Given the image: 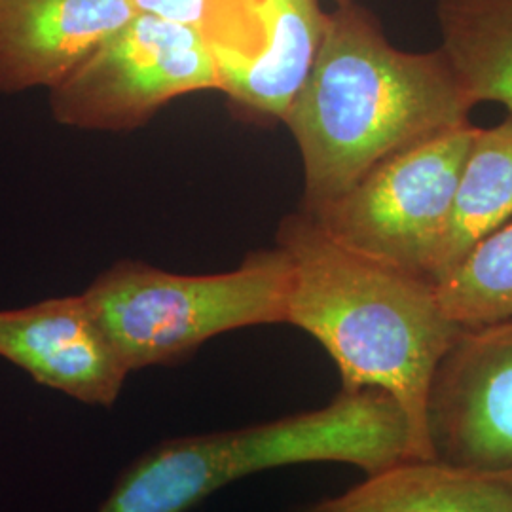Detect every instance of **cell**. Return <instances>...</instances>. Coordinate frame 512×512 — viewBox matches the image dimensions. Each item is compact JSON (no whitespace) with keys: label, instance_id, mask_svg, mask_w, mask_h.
Wrapping results in <instances>:
<instances>
[{"label":"cell","instance_id":"obj_1","mask_svg":"<svg viewBox=\"0 0 512 512\" xmlns=\"http://www.w3.org/2000/svg\"><path fill=\"white\" fill-rule=\"evenodd\" d=\"M473 101L442 50L406 52L355 0L329 12L283 122L304 164V211L344 196L385 158L469 122Z\"/></svg>","mask_w":512,"mask_h":512},{"label":"cell","instance_id":"obj_2","mask_svg":"<svg viewBox=\"0 0 512 512\" xmlns=\"http://www.w3.org/2000/svg\"><path fill=\"white\" fill-rule=\"evenodd\" d=\"M277 247L293 264L287 323L315 338L340 372V389H380L408 418L416 458L431 459L427 401L463 327L437 287L357 253L308 213L281 222Z\"/></svg>","mask_w":512,"mask_h":512},{"label":"cell","instance_id":"obj_3","mask_svg":"<svg viewBox=\"0 0 512 512\" xmlns=\"http://www.w3.org/2000/svg\"><path fill=\"white\" fill-rule=\"evenodd\" d=\"M410 459L418 458L401 404L380 389H340L313 410L156 442L120 471L95 512H190L274 469L342 463L366 476Z\"/></svg>","mask_w":512,"mask_h":512},{"label":"cell","instance_id":"obj_4","mask_svg":"<svg viewBox=\"0 0 512 512\" xmlns=\"http://www.w3.org/2000/svg\"><path fill=\"white\" fill-rule=\"evenodd\" d=\"M293 264L277 247L224 274L181 275L120 262L86 298L129 370L183 363L219 334L287 323Z\"/></svg>","mask_w":512,"mask_h":512},{"label":"cell","instance_id":"obj_5","mask_svg":"<svg viewBox=\"0 0 512 512\" xmlns=\"http://www.w3.org/2000/svg\"><path fill=\"white\" fill-rule=\"evenodd\" d=\"M475 133L467 122L404 148L372 167L344 196L308 215L349 249L433 283Z\"/></svg>","mask_w":512,"mask_h":512},{"label":"cell","instance_id":"obj_6","mask_svg":"<svg viewBox=\"0 0 512 512\" xmlns=\"http://www.w3.org/2000/svg\"><path fill=\"white\" fill-rule=\"evenodd\" d=\"M198 90H219L200 31L137 12L52 88V112L74 128L120 131L145 124L171 99Z\"/></svg>","mask_w":512,"mask_h":512},{"label":"cell","instance_id":"obj_7","mask_svg":"<svg viewBox=\"0 0 512 512\" xmlns=\"http://www.w3.org/2000/svg\"><path fill=\"white\" fill-rule=\"evenodd\" d=\"M327 16L319 0H211L198 31L219 90L283 120L310 74Z\"/></svg>","mask_w":512,"mask_h":512},{"label":"cell","instance_id":"obj_8","mask_svg":"<svg viewBox=\"0 0 512 512\" xmlns=\"http://www.w3.org/2000/svg\"><path fill=\"white\" fill-rule=\"evenodd\" d=\"M431 459L512 471V321L463 329L427 401Z\"/></svg>","mask_w":512,"mask_h":512},{"label":"cell","instance_id":"obj_9","mask_svg":"<svg viewBox=\"0 0 512 512\" xmlns=\"http://www.w3.org/2000/svg\"><path fill=\"white\" fill-rule=\"evenodd\" d=\"M0 357L37 384L107 410L131 374L86 294L0 310Z\"/></svg>","mask_w":512,"mask_h":512},{"label":"cell","instance_id":"obj_10","mask_svg":"<svg viewBox=\"0 0 512 512\" xmlns=\"http://www.w3.org/2000/svg\"><path fill=\"white\" fill-rule=\"evenodd\" d=\"M137 12L133 0H0V92L52 90Z\"/></svg>","mask_w":512,"mask_h":512},{"label":"cell","instance_id":"obj_11","mask_svg":"<svg viewBox=\"0 0 512 512\" xmlns=\"http://www.w3.org/2000/svg\"><path fill=\"white\" fill-rule=\"evenodd\" d=\"M294 512H512V471L410 459Z\"/></svg>","mask_w":512,"mask_h":512},{"label":"cell","instance_id":"obj_12","mask_svg":"<svg viewBox=\"0 0 512 512\" xmlns=\"http://www.w3.org/2000/svg\"><path fill=\"white\" fill-rule=\"evenodd\" d=\"M512 220V116L492 128H476L459 173L452 213L435 262V287L452 274L475 245Z\"/></svg>","mask_w":512,"mask_h":512},{"label":"cell","instance_id":"obj_13","mask_svg":"<svg viewBox=\"0 0 512 512\" xmlns=\"http://www.w3.org/2000/svg\"><path fill=\"white\" fill-rule=\"evenodd\" d=\"M440 50L467 97L512 116V0H437Z\"/></svg>","mask_w":512,"mask_h":512},{"label":"cell","instance_id":"obj_14","mask_svg":"<svg viewBox=\"0 0 512 512\" xmlns=\"http://www.w3.org/2000/svg\"><path fill=\"white\" fill-rule=\"evenodd\" d=\"M437 296L463 329L512 321V220L475 245Z\"/></svg>","mask_w":512,"mask_h":512},{"label":"cell","instance_id":"obj_15","mask_svg":"<svg viewBox=\"0 0 512 512\" xmlns=\"http://www.w3.org/2000/svg\"><path fill=\"white\" fill-rule=\"evenodd\" d=\"M133 2L139 12L198 29L211 0H133Z\"/></svg>","mask_w":512,"mask_h":512},{"label":"cell","instance_id":"obj_16","mask_svg":"<svg viewBox=\"0 0 512 512\" xmlns=\"http://www.w3.org/2000/svg\"><path fill=\"white\" fill-rule=\"evenodd\" d=\"M340 2H346V0H334V4H340Z\"/></svg>","mask_w":512,"mask_h":512}]
</instances>
